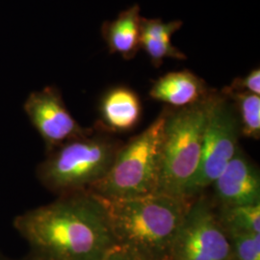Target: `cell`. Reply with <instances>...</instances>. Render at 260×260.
I'll use <instances>...</instances> for the list:
<instances>
[{
	"label": "cell",
	"instance_id": "obj_7",
	"mask_svg": "<svg viewBox=\"0 0 260 260\" xmlns=\"http://www.w3.org/2000/svg\"><path fill=\"white\" fill-rule=\"evenodd\" d=\"M215 208L203 193L196 197L176 235L170 260H233L231 242Z\"/></svg>",
	"mask_w": 260,
	"mask_h": 260
},
{
	"label": "cell",
	"instance_id": "obj_17",
	"mask_svg": "<svg viewBox=\"0 0 260 260\" xmlns=\"http://www.w3.org/2000/svg\"><path fill=\"white\" fill-rule=\"evenodd\" d=\"M223 90L229 92H244V93L260 94L259 68L253 69L248 75L236 77L231 85L224 87Z\"/></svg>",
	"mask_w": 260,
	"mask_h": 260
},
{
	"label": "cell",
	"instance_id": "obj_15",
	"mask_svg": "<svg viewBox=\"0 0 260 260\" xmlns=\"http://www.w3.org/2000/svg\"><path fill=\"white\" fill-rule=\"evenodd\" d=\"M217 217L225 233L260 232V204L219 207Z\"/></svg>",
	"mask_w": 260,
	"mask_h": 260
},
{
	"label": "cell",
	"instance_id": "obj_5",
	"mask_svg": "<svg viewBox=\"0 0 260 260\" xmlns=\"http://www.w3.org/2000/svg\"><path fill=\"white\" fill-rule=\"evenodd\" d=\"M211 92L193 105L178 109L168 107L157 194L186 197V188L201 161Z\"/></svg>",
	"mask_w": 260,
	"mask_h": 260
},
{
	"label": "cell",
	"instance_id": "obj_6",
	"mask_svg": "<svg viewBox=\"0 0 260 260\" xmlns=\"http://www.w3.org/2000/svg\"><path fill=\"white\" fill-rule=\"evenodd\" d=\"M240 125L232 101L221 91L212 90L205 122L202 156L185 196L195 198L222 174L239 148Z\"/></svg>",
	"mask_w": 260,
	"mask_h": 260
},
{
	"label": "cell",
	"instance_id": "obj_19",
	"mask_svg": "<svg viewBox=\"0 0 260 260\" xmlns=\"http://www.w3.org/2000/svg\"><path fill=\"white\" fill-rule=\"evenodd\" d=\"M0 260H27L24 256L21 258H16L13 256H10L7 253H5L4 251L0 249Z\"/></svg>",
	"mask_w": 260,
	"mask_h": 260
},
{
	"label": "cell",
	"instance_id": "obj_10",
	"mask_svg": "<svg viewBox=\"0 0 260 260\" xmlns=\"http://www.w3.org/2000/svg\"><path fill=\"white\" fill-rule=\"evenodd\" d=\"M142 113V102L134 90L127 86L112 87L101 98L95 128L102 131L127 132L138 125Z\"/></svg>",
	"mask_w": 260,
	"mask_h": 260
},
{
	"label": "cell",
	"instance_id": "obj_14",
	"mask_svg": "<svg viewBox=\"0 0 260 260\" xmlns=\"http://www.w3.org/2000/svg\"><path fill=\"white\" fill-rule=\"evenodd\" d=\"M233 103L240 125L242 136L259 140L260 96L244 92H229L222 90Z\"/></svg>",
	"mask_w": 260,
	"mask_h": 260
},
{
	"label": "cell",
	"instance_id": "obj_9",
	"mask_svg": "<svg viewBox=\"0 0 260 260\" xmlns=\"http://www.w3.org/2000/svg\"><path fill=\"white\" fill-rule=\"evenodd\" d=\"M211 186L219 207L260 204L259 171L240 147Z\"/></svg>",
	"mask_w": 260,
	"mask_h": 260
},
{
	"label": "cell",
	"instance_id": "obj_13",
	"mask_svg": "<svg viewBox=\"0 0 260 260\" xmlns=\"http://www.w3.org/2000/svg\"><path fill=\"white\" fill-rule=\"evenodd\" d=\"M183 25L181 20L165 22L160 19H142L140 47L154 68H159L166 59L186 60L187 56L172 43L173 35Z\"/></svg>",
	"mask_w": 260,
	"mask_h": 260
},
{
	"label": "cell",
	"instance_id": "obj_12",
	"mask_svg": "<svg viewBox=\"0 0 260 260\" xmlns=\"http://www.w3.org/2000/svg\"><path fill=\"white\" fill-rule=\"evenodd\" d=\"M140 6L134 4L123 10L113 20L104 21L102 25V36L110 54H119L129 61L139 52L141 39Z\"/></svg>",
	"mask_w": 260,
	"mask_h": 260
},
{
	"label": "cell",
	"instance_id": "obj_11",
	"mask_svg": "<svg viewBox=\"0 0 260 260\" xmlns=\"http://www.w3.org/2000/svg\"><path fill=\"white\" fill-rule=\"evenodd\" d=\"M211 92L205 80L189 70L171 72L152 84L149 96L172 108H183L203 101Z\"/></svg>",
	"mask_w": 260,
	"mask_h": 260
},
{
	"label": "cell",
	"instance_id": "obj_18",
	"mask_svg": "<svg viewBox=\"0 0 260 260\" xmlns=\"http://www.w3.org/2000/svg\"><path fill=\"white\" fill-rule=\"evenodd\" d=\"M105 260H143L135 255L129 251L117 246L113 251L108 254Z\"/></svg>",
	"mask_w": 260,
	"mask_h": 260
},
{
	"label": "cell",
	"instance_id": "obj_1",
	"mask_svg": "<svg viewBox=\"0 0 260 260\" xmlns=\"http://www.w3.org/2000/svg\"><path fill=\"white\" fill-rule=\"evenodd\" d=\"M14 228L27 245V260H105L118 246L103 202L90 192L30 209Z\"/></svg>",
	"mask_w": 260,
	"mask_h": 260
},
{
	"label": "cell",
	"instance_id": "obj_16",
	"mask_svg": "<svg viewBox=\"0 0 260 260\" xmlns=\"http://www.w3.org/2000/svg\"><path fill=\"white\" fill-rule=\"evenodd\" d=\"M233 260H260V233H226Z\"/></svg>",
	"mask_w": 260,
	"mask_h": 260
},
{
	"label": "cell",
	"instance_id": "obj_2",
	"mask_svg": "<svg viewBox=\"0 0 260 260\" xmlns=\"http://www.w3.org/2000/svg\"><path fill=\"white\" fill-rule=\"evenodd\" d=\"M195 198L153 194L125 200L100 199L118 246L141 259L170 260L176 235Z\"/></svg>",
	"mask_w": 260,
	"mask_h": 260
},
{
	"label": "cell",
	"instance_id": "obj_3",
	"mask_svg": "<svg viewBox=\"0 0 260 260\" xmlns=\"http://www.w3.org/2000/svg\"><path fill=\"white\" fill-rule=\"evenodd\" d=\"M121 144L98 128L47 153L36 169L40 183L57 197L88 192L106 176Z\"/></svg>",
	"mask_w": 260,
	"mask_h": 260
},
{
	"label": "cell",
	"instance_id": "obj_4",
	"mask_svg": "<svg viewBox=\"0 0 260 260\" xmlns=\"http://www.w3.org/2000/svg\"><path fill=\"white\" fill-rule=\"evenodd\" d=\"M167 113L166 107L149 127L122 146L106 176L88 192L105 200L157 194Z\"/></svg>",
	"mask_w": 260,
	"mask_h": 260
},
{
	"label": "cell",
	"instance_id": "obj_8",
	"mask_svg": "<svg viewBox=\"0 0 260 260\" xmlns=\"http://www.w3.org/2000/svg\"><path fill=\"white\" fill-rule=\"evenodd\" d=\"M23 110L44 141L47 154L90 130L77 122L69 111L62 93L54 86L29 93Z\"/></svg>",
	"mask_w": 260,
	"mask_h": 260
}]
</instances>
